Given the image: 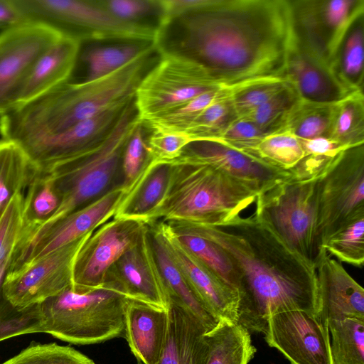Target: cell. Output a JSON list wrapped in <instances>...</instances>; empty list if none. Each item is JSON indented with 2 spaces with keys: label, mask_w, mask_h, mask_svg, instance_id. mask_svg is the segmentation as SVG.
I'll list each match as a JSON object with an SVG mask.
<instances>
[{
  "label": "cell",
  "mask_w": 364,
  "mask_h": 364,
  "mask_svg": "<svg viewBox=\"0 0 364 364\" xmlns=\"http://www.w3.org/2000/svg\"><path fill=\"white\" fill-rule=\"evenodd\" d=\"M287 0H205L160 22L154 45L199 64L218 87L284 77Z\"/></svg>",
  "instance_id": "6da1fadb"
},
{
  "label": "cell",
  "mask_w": 364,
  "mask_h": 364,
  "mask_svg": "<svg viewBox=\"0 0 364 364\" xmlns=\"http://www.w3.org/2000/svg\"><path fill=\"white\" fill-rule=\"evenodd\" d=\"M222 249L240 273L236 322L264 333L268 318L301 310L320 314L316 267L290 249L254 213L216 227L167 222Z\"/></svg>",
  "instance_id": "7a4b0ae2"
},
{
  "label": "cell",
  "mask_w": 364,
  "mask_h": 364,
  "mask_svg": "<svg viewBox=\"0 0 364 364\" xmlns=\"http://www.w3.org/2000/svg\"><path fill=\"white\" fill-rule=\"evenodd\" d=\"M154 43L117 70L97 79L68 81L0 116V134L21 149L134 101L141 80L156 63Z\"/></svg>",
  "instance_id": "3957f363"
},
{
  "label": "cell",
  "mask_w": 364,
  "mask_h": 364,
  "mask_svg": "<svg viewBox=\"0 0 364 364\" xmlns=\"http://www.w3.org/2000/svg\"><path fill=\"white\" fill-rule=\"evenodd\" d=\"M165 195L147 220L216 227L254 203L258 194L205 164L173 161Z\"/></svg>",
  "instance_id": "277c9868"
},
{
  "label": "cell",
  "mask_w": 364,
  "mask_h": 364,
  "mask_svg": "<svg viewBox=\"0 0 364 364\" xmlns=\"http://www.w3.org/2000/svg\"><path fill=\"white\" fill-rule=\"evenodd\" d=\"M130 300L107 282L91 289L70 287L40 303L41 333L76 345L119 337L124 334Z\"/></svg>",
  "instance_id": "5b68a950"
},
{
  "label": "cell",
  "mask_w": 364,
  "mask_h": 364,
  "mask_svg": "<svg viewBox=\"0 0 364 364\" xmlns=\"http://www.w3.org/2000/svg\"><path fill=\"white\" fill-rule=\"evenodd\" d=\"M141 123L134 101L99 145L80 156L53 166L46 172L54 183L61 203L55 214L45 224L79 209L113 187V181L121 170L124 147Z\"/></svg>",
  "instance_id": "8992f818"
},
{
  "label": "cell",
  "mask_w": 364,
  "mask_h": 364,
  "mask_svg": "<svg viewBox=\"0 0 364 364\" xmlns=\"http://www.w3.org/2000/svg\"><path fill=\"white\" fill-rule=\"evenodd\" d=\"M290 178L259 196L255 213L309 264L317 262V183L321 171L295 166Z\"/></svg>",
  "instance_id": "52a82bcc"
},
{
  "label": "cell",
  "mask_w": 364,
  "mask_h": 364,
  "mask_svg": "<svg viewBox=\"0 0 364 364\" xmlns=\"http://www.w3.org/2000/svg\"><path fill=\"white\" fill-rule=\"evenodd\" d=\"M28 21L50 26L63 36L85 41L153 43L157 26L122 21L96 0H14Z\"/></svg>",
  "instance_id": "ba28073f"
},
{
  "label": "cell",
  "mask_w": 364,
  "mask_h": 364,
  "mask_svg": "<svg viewBox=\"0 0 364 364\" xmlns=\"http://www.w3.org/2000/svg\"><path fill=\"white\" fill-rule=\"evenodd\" d=\"M361 215H364V144L340 151L320 173L316 232L320 247Z\"/></svg>",
  "instance_id": "9c48e42d"
},
{
  "label": "cell",
  "mask_w": 364,
  "mask_h": 364,
  "mask_svg": "<svg viewBox=\"0 0 364 364\" xmlns=\"http://www.w3.org/2000/svg\"><path fill=\"white\" fill-rule=\"evenodd\" d=\"M141 80L134 104L142 124L162 117L206 92L220 88L199 64L176 54H159Z\"/></svg>",
  "instance_id": "30bf717a"
},
{
  "label": "cell",
  "mask_w": 364,
  "mask_h": 364,
  "mask_svg": "<svg viewBox=\"0 0 364 364\" xmlns=\"http://www.w3.org/2000/svg\"><path fill=\"white\" fill-rule=\"evenodd\" d=\"M129 190L122 183L72 213L33 230L21 231L9 272L94 232L114 217Z\"/></svg>",
  "instance_id": "8fae6325"
},
{
  "label": "cell",
  "mask_w": 364,
  "mask_h": 364,
  "mask_svg": "<svg viewBox=\"0 0 364 364\" xmlns=\"http://www.w3.org/2000/svg\"><path fill=\"white\" fill-rule=\"evenodd\" d=\"M287 4L291 36L330 66L347 30L364 14V0H287Z\"/></svg>",
  "instance_id": "7c38bea8"
},
{
  "label": "cell",
  "mask_w": 364,
  "mask_h": 364,
  "mask_svg": "<svg viewBox=\"0 0 364 364\" xmlns=\"http://www.w3.org/2000/svg\"><path fill=\"white\" fill-rule=\"evenodd\" d=\"M63 35L45 24L27 21L0 33V116L17 105L21 88L41 56Z\"/></svg>",
  "instance_id": "4fadbf2b"
},
{
  "label": "cell",
  "mask_w": 364,
  "mask_h": 364,
  "mask_svg": "<svg viewBox=\"0 0 364 364\" xmlns=\"http://www.w3.org/2000/svg\"><path fill=\"white\" fill-rule=\"evenodd\" d=\"M92 232L8 272L2 287L4 297L21 309L40 304L72 287L75 258Z\"/></svg>",
  "instance_id": "5bb4252c"
},
{
  "label": "cell",
  "mask_w": 364,
  "mask_h": 364,
  "mask_svg": "<svg viewBox=\"0 0 364 364\" xmlns=\"http://www.w3.org/2000/svg\"><path fill=\"white\" fill-rule=\"evenodd\" d=\"M267 343L291 364H332L328 321L301 310L270 316L263 333Z\"/></svg>",
  "instance_id": "9a60e30c"
},
{
  "label": "cell",
  "mask_w": 364,
  "mask_h": 364,
  "mask_svg": "<svg viewBox=\"0 0 364 364\" xmlns=\"http://www.w3.org/2000/svg\"><path fill=\"white\" fill-rule=\"evenodd\" d=\"M147 225L141 220L113 218L97 228L75 258L73 287L91 289L102 286L109 269L136 245Z\"/></svg>",
  "instance_id": "2e32d148"
},
{
  "label": "cell",
  "mask_w": 364,
  "mask_h": 364,
  "mask_svg": "<svg viewBox=\"0 0 364 364\" xmlns=\"http://www.w3.org/2000/svg\"><path fill=\"white\" fill-rule=\"evenodd\" d=\"M173 161L210 165L244 183L258 196L294 173V169L277 168L220 140L193 141Z\"/></svg>",
  "instance_id": "e0dca14e"
},
{
  "label": "cell",
  "mask_w": 364,
  "mask_h": 364,
  "mask_svg": "<svg viewBox=\"0 0 364 364\" xmlns=\"http://www.w3.org/2000/svg\"><path fill=\"white\" fill-rule=\"evenodd\" d=\"M130 104L80 122L22 151L36 172H47L53 166L80 156L99 145Z\"/></svg>",
  "instance_id": "ac0fdd59"
},
{
  "label": "cell",
  "mask_w": 364,
  "mask_h": 364,
  "mask_svg": "<svg viewBox=\"0 0 364 364\" xmlns=\"http://www.w3.org/2000/svg\"><path fill=\"white\" fill-rule=\"evenodd\" d=\"M105 282L129 299L168 309L169 301L151 244L149 225L136 245L112 266Z\"/></svg>",
  "instance_id": "d6986e66"
},
{
  "label": "cell",
  "mask_w": 364,
  "mask_h": 364,
  "mask_svg": "<svg viewBox=\"0 0 364 364\" xmlns=\"http://www.w3.org/2000/svg\"><path fill=\"white\" fill-rule=\"evenodd\" d=\"M192 291L218 320H237V294L193 256L176 239L166 222L152 223Z\"/></svg>",
  "instance_id": "ffe728a7"
},
{
  "label": "cell",
  "mask_w": 364,
  "mask_h": 364,
  "mask_svg": "<svg viewBox=\"0 0 364 364\" xmlns=\"http://www.w3.org/2000/svg\"><path fill=\"white\" fill-rule=\"evenodd\" d=\"M284 77L302 101L335 104L350 94L331 67L310 53L289 33Z\"/></svg>",
  "instance_id": "44dd1931"
},
{
  "label": "cell",
  "mask_w": 364,
  "mask_h": 364,
  "mask_svg": "<svg viewBox=\"0 0 364 364\" xmlns=\"http://www.w3.org/2000/svg\"><path fill=\"white\" fill-rule=\"evenodd\" d=\"M320 314L327 321H364V289L338 261L321 247L316 264Z\"/></svg>",
  "instance_id": "7402d4cb"
},
{
  "label": "cell",
  "mask_w": 364,
  "mask_h": 364,
  "mask_svg": "<svg viewBox=\"0 0 364 364\" xmlns=\"http://www.w3.org/2000/svg\"><path fill=\"white\" fill-rule=\"evenodd\" d=\"M208 330L192 314L169 303L165 342L157 364H206Z\"/></svg>",
  "instance_id": "603a6c76"
},
{
  "label": "cell",
  "mask_w": 364,
  "mask_h": 364,
  "mask_svg": "<svg viewBox=\"0 0 364 364\" xmlns=\"http://www.w3.org/2000/svg\"><path fill=\"white\" fill-rule=\"evenodd\" d=\"M168 327V309L130 300L124 336L132 353L143 364H157Z\"/></svg>",
  "instance_id": "cb8c5ba5"
},
{
  "label": "cell",
  "mask_w": 364,
  "mask_h": 364,
  "mask_svg": "<svg viewBox=\"0 0 364 364\" xmlns=\"http://www.w3.org/2000/svg\"><path fill=\"white\" fill-rule=\"evenodd\" d=\"M81 44L77 39L63 36L44 53L26 80L16 107L70 81L79 58Z\"/></svg>",
  "instance_id": "d4e9b609"
},
{
  "label": "cell",
  "mask_w": 364,
  "mask_h": 364,
  "mask_svg": "<svg viewBox=\"0 0 364 364\" xmlns=\"http://www.w3.org/2000/svg\"><path fill=\"white\" fill-rule=\"evenodd\" d=\"M154 254L161 272L169 303L186 309L210 331L219 320L201 303L168 254L161 237L153 224L149 225Z\"/></svg>",
  "instance_id": "484cf974"
},
{
  "label": "cell",
  "mask_w": 364,
  "mask_h": 364,
  "mask_svg": "<svg viewBox=\"0 0 364 364\" xmlns=\"http://www.w3.org/2000/svg\"><path fill=\"white\" fill-rule=\"evenodd\" d=\"M171 164L149 160L144 170L129 188L113 218L144 221L162 200L169 181Z\"/></svg>",
  "instance_id": "4316f807"
},
{
  "label": "cell",
  "mask_w": 364,
  "mask_h": 364,
  "mask_svg": "<svg viewBox=\"0 0 364 364\" xmlns=\"http://www.w3.org/2000/svg\"><path fill=\"white\" fill-rule=\"evenodd\" d=\"M204 338L208 347L206 364H248L257 350L250 332L235 321L219 320Z\"/></svg>",
  "instance_id": "83f0119b"
},
{
  "label": "cell",
  "mask_w": 364,
  "mask_h": 364,
  "mask_svg": "<svg viewBox=\"0 0 364 364\" xmlns=\"http://www.w3.org/2000/svg\"><path fill=\"white\" fill-rule=\"evenodd\" d=\"M340 82L351 92H363L364 85V14L351 23L331 65Z\"/></svg>",
  "instance_id": "f1b7e54d"
},
{
  "label": "cell",
  "mask_w": 364,
  "mask_h": 364,
  "mask_svg": "<svg viewBox=\"0 0 364 364\" xmlns=\"http://www.w3.org/2000/svg\"><path fill=\"white\" fill-rule=\"evenodd\" d=\"M169 226L178 242L238 296L242 278L229 256L211 241L191 232Z\"/></svg>",
  "instance_id": "f546056e"
},
{
  "label": "cell",
  "mask_w": 364,
  "mask_h": 364,
  "mask_svg": "<svg viewBox=\"0 0 364 364\" xmlns=\"http://www.w3.org/2000/svg\"><path fill=\"white\" fill-rule=\"evenodd\" d=\"M36 173L16 144L0 139V220L13 198L29 185Z\"/></svg>",
  "instance_id": "4dcf8cb0"
},
{
  "label": "cell",
  "mask_w": 364,
  "mask_h": 364,
  "mask_svg": "<svg viewBox=\"0 0 364 364\" xmlns=\"http://www.w3.org/2000/svg\"><path fill=\"white\" fill-rule=\"evenodd\" d=\"M60 203V196L49 173L36 172L29 183L27 196L23 198L22 231L46 223L55 214Z\"/></svg>",
  "instance_id": "1f68e13d"
},
{
  "label": "cell",
  "mask_w": 364,
  "mask_h": 364,
  "mask_svg": "<svg viewBox=\"0 0 364 364\" xmlns=\"http://www.w3.org/2000/svg\"><path fill=\"white\" fill-rule=\"evenodd\" d=\"M153 43L120 42L86 48L80 55L87 68L85 80L104 77L120 68Z\"/></svg>",
  "instance_id": "d6a6232c"
},
{
  "label": "cell",
  "mask_w": 364,
  "mask_h": 364,
  "mask_svg": "<svg viewBox=\"0 0 364 364\" xmlns=\"http://www.w3.org/2000/svg\"><path fill=\"white\" fill-rule=\"evenodd\" d=\"M332 364H364V321H328Z\"/></svg>",
  "instance_id": "836d02e7"
},
{
  "label": "cell",
  "mask_w": 364,
  "mask_h": 364,
  "mask_svg": "<svg viewBox=\"0 0 364 364\" xmlns=\"http://www.w3.org/2000/svg\"><path fill=\"white\" fill-rule=\"evenodd\" d=\"M344 148L364 144V95L354 92L335 104L330 137Z\"/></svg>",
  "instance_id": "e575fe53"
},
{
  "label": "cell",
  "mask_w": 364,
  "mask_h": 364,
  "mask_svg": "<svg viewBox=\"0 0 364 364\" xmlns=\"http://www.w3.org/2000/svg\"><path fill=\"white\" fill-rule=\"evenodd\" d=\"M335 104H320L300 100L289 114L284 129L299 139L330 137Z\"/></svg>",
  "instance_id": "d590c367"
},
{
  "label": "cell",
  "mask_w": 364,
  "mask_h": 364,
  "mask_svg": "<svg viewBox=\"0 0 364 364\" xmlns=\"http://www.w3.org/2000/svg\"><path fill=\"white\" fill-rule=\"evenodd\" d=\"M250 154L284 170L293 169L304 157L299 139L286 129L266 135Z\"/></svg>",
  "instance_id": "8d00e7d4"
},
{
  "label": "cell",
  "mask_w": 364,
  "mask_h": 364,
  "mask_svg": "<svg viewBox=\"0 0 364 364\" xmlns=\"http://www.w3.org/2000/svg\"><path fill=\"white\" fill-rule=\"evenodd\" d=\"M282 77L259 78L228 88L237 118H243L289 85Z\"/></svg>",
  "instance_id": "74e56055"
},
{
  "label": "cell",
  "mask_w": 364,
  "mask_h": 364,
  "mask_svg": "<svg viewBox=\"0 0 364 364\" xmlns=\"http://www.w3.org/2000/svg\"><path fill=\"white\" fill-rule=\"evenodd\" d=\"M321 247L341 262L362 267L364 262V215L356 217L333 234Z\"/></svg>",
  "instance_id": "f35d334b"
},
{
  "label": "cell",
  "mask_w": 364,
  "mask_h": 364,
  "mask_svg": "<svg viewBox=\"0 0 364 364\" xmlns=\"http://www.w3.org/2000/svg\"><path fill=\"white\" fill-rule=\"evenodd\" d=\"M237 118L228 93L207 107L182 132L195 141L217 140L226 127Z\"/></svg>",
  "instance_id": "ab89813d"
},
{
  "label": "cell",
  "mask_w": 364,
  "mask_h": 364,
  "mask_svg": "<svg viewBox=\"0 0 364 364\" xmlns=\"http://www.w3.org/2000/svg\"><path fill=\"white\" fill-rule=\"evenodd\" d=\"M299 101L297 94L289 85L243 118L269 134L284 128L289 114Z\"/></svg>",
  "instance_id": "60d3db41"
},
{
  "label": "cell",
  "mask_w": 364,
  "mask_h": 364,
  "mask_svg": "<svg viewBox=\"0 0 364 364\" xmlns=\"http://www.w3.org/2000/svg\"><path fill=\"white\" fill-rule=\"evenodd\" d=\"M0 364H95L73 348L56 343L32 342L17 355Z\"/></svg>",
  "instance_id": "b9f144b4"
},
{
  "label": "cell",
  "mask_w": 364,
  "mask_h": 364,
  "mask_svg": "<svg viewBox=\"0 0 364 364\" xmlns=\"http://www.w3.org/2000/svg\"><path fill=\"white\" fill-rule=\"evenodd\" d=\"M40 304L19 309L0 296V342L28 333H41Z\"/></svg>",
  "instance_id": "7bdbcfd3"
},
{
  "label": "cell",
  "mask_w": 364,
  "mask_h": 364,
  "mask_svg": "<svg viewBox=\"0 0 364 364\" xmlns=\"http://www.w3.org/2000/svg\"><path fill=\"white\" fill-rule=\"evenodd\" d=\"M228 88L220 87L203 93L181 107L143 124L151 129L183 131L207 107L225 95Z\"/></svg>",
  "instance_id": "ee69618b"
},
{
  "label": "cell",
  "mask_w": 364,
  "mask_h": 364,
  "mask_svg": "<svg viewBox=\"0 0 364 364\" xmlns=\"http://www.w3.org/2000/svg\"><path fill=\"white\" fill-rule=\"evenodd\" d=\"M146 140L148 159L156 163H169L180 156L183 149L196 141L186 132L151 129Z\"/></svg>",
  "instance_id": "f6af8a7d"
},
{
  "label": "cell",
  "mask_w": 364,
  "mask_h": 364,
  "mask_svg": "<svg viewBox=\"0 0 364 364\" xmlns=\"http://www.w3.org/2000/svg\"><path fill=\"white\" fill-rule=\"evenodd\" d=\"M143 124L137 127L129 139L122 158V185L129 190L149 163Z\"/></svg>",
  "instance_id": "bcb514c9"
},
{
  "label": "cell",
  "mask_w": 364,
  "mask_h": 364,
  "mask_svg": "<svg viewBox=\"0 0 364 364\" xmlns=\"http://www.w3.org/2000/svg\"><path fill=\"white\" fill-rule=\"evenodd\" d=\"M102 8L116 18L127 22L147 23L143 20L156 16L159 21L160 0H96Z\"/></svg>",
  "instance_id": "7dc6e473"
},
{
  "label": "cell",
  "mask_w": 364,
  "mask_h": 364,
  "mask_svg": "<svg viewBox=\"0 0 364 364\" xmlns=\"http://www.w3.org/2000/svg\"><path fill=\"white\" fill-rule=\"evenodd\" d=\"M266 135L252 122L245 118H237L226 127L217 140L250 153Z\"/></svg>",
  "instance_id": "c3c4849f"
},
{
  "label": "cell",
  "mask_w": 364,
  "mask_h": 364,
  "mask_svg": "<svg viewBox=\"0 0 364 364\" xmlns=\"http://www.w3.org/2000/svg\"><path fill=\"white\" fill-rule=\"evenodd\" d=\"M23 196L16 195L0 220V257L7 250L16 245L23 228Z\"/></svg>",
  "instance_id": "681fc988"
},
{
  "label": "cell",
  "mask_w": 364,
  "mask_h": 364,
  "mask_svg": "<svg viewBox=\"0 0 364 364\" xmlns=\"http://www.w3.org/2000/svg\"><path fill=\"white\" fill-rule=\"evenodd\" d=\"M304 156H313L331 158L347 149L329 137H318L311 139H299Z\"/></svg>",
  "instance_id": "f907efd6"
},
{
  "label": "cell",
  "mask_w": 364,
  "mask_h": 364,
  "mask_svg": "<svg viewBox=\"0 0 364 364\" xmlns=\"http://www.w3.org/2000/svg\"><path fill=\"white\" fill-rule=\"evenodd\" d=\"M28 21L16 6L14 0H0V24L6 27Z\"/></svg>",
  "instance_id": "816d5d0a"
},
{
  "label": "cell",
  "mask_w": 364,
  "mask_h": 364,
  "mask_svg": "<svg viewBox=\"0 0 364 364\" xmlns=\"http://www.w3.org/2000/svg\"><path fill=\"white\" fill-rule=\"evenodd\" d=\"M16 246L7 250L0 257V296L5 277L9 272Z\"/></svg>",
  "instance_id": "f5cc1de1"
},
{
  "label": "cell",
  "mask_w": 364,
  "mask_h": 364,
  "mask_svg": "<svg viewBox=\"0 0 364 364\" xmlns=\"http://www.w3.org/2000/svg\"><path fill=\"white\" fill-rule=\"evenodd\" d=\"M6 28H7V27H6V26H3V25H1V24H0V30H4V29H5Z\"/></svg>",
  "instance_id": "db71d44e"
}]
</instances>
